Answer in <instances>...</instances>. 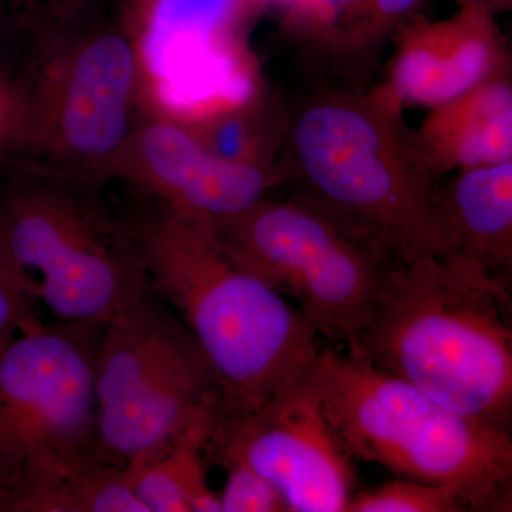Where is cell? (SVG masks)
Instances as JSON below:
<instances>
[{
    "mask_svg": "<svg viewBox=\"0 0 512 512\" xmlns=\"http://www.w3.org/2000/svg\"><path fill=\"white\" fill-rule=\"evenodd\" d=\"M346 350L461 416L510 431V289L464 256L392 258Z\"/></svg>",
    "mask_w": 512,
    "mask_h": 512,
    "instance_id": "obj_1",
    "label": "cell"
},
{
    "mask_svg": "<svg viewBox=\"0 0 512 512\" xmlns=\"http://www.w3.org/2000/svg\"><path fill=\"white\" fill-rule=\"evenodd\" d=\"M150 289L173 306L217 384L220 420L261 407L322 345L302 312L221 244L210 220L161 204L127 227Z\"/></svg>",
    "mask_w": 512,
    "mask_h": 512,
    "instance_id": "obj_2",
    "label": "cell"
},
{
    "mask_svg": "<svg viewBox=\"0 0 512 512\" xmlns=\"http://www.w3.org/2000/svg\"><path fill=\"white\" fill-rule=\"evenodd\" d=\"M281 183L376 242L394 258L440 254L437 180L403 110L366 87H325L293 113Z\"/></svg>",
    "mask_w": 512,
    "mask_h": 512,
    "instance_id": "obj_3",
    "label": "cell"
},
{
    "mask_svg": "<svg viewBox=\"0 0 512 512\" xmlns=\"http://www.w3.org/2000/svg\"><path fill=\"white\" fill-rule=\"evenodd\" d=\"M313 376L353 460L453 488L470 511H511L510 431L447 409L349 350L322 346Z\"/></svg>",
    "mask_w": 512,
    "mask_h": 512,
    "instance_id": "obj_4",
    "label": "cell"
},
{
    "mask_svg": "<svg viewBox=\"0 0 512 512\" xmlns=\"http://www.w3.org/2000/svg\"><path fill=\"white\" fill-rule=\"evenodd\" d=\"M103 326L47 325L36 316L0 352V511L32 512L67 474L103 458L96 402Z\"/></svg>",
    "mask_w": 512,
    "mask_h": 512,
    "instance_id": "obj_5",
    "label": "cell"
},
{
    "mask_svg": "<svg viewBox=\"0 0 512 512\" xmlns=\"http://www.w3.org/2000/svg\"><path fill=\"white\" fill-rule=\"evenodd\" d=\"M43 177L0 202V265L62 322L121 318L151 291L130 231L82 184Z\"/></svg>",
    "mask_w": 512,
    "mask_h": 512,
    "instance_id": "obj_6",
    "label": "cell"
},
{
    "mask_svg": "<svg viewBox=\"0 0 512 512\" xmlns=\"http://www.w3.org/2000/svg\"><path fill=\"white\" fill-rule=\"evenodd\" d=\"M143 60L133 26L57 40L26 94L10 141L45 175L93 185L113 178L138 117Z\"/></svg>",
    "mask_w": 512,
    "mask_h": 512,
    "instance_id": "obj_7",
    "label": "cell"
},
{
    "mask_svg": "<svg viewBox=\"0 0 512 512\" xmlns=\"http://www.w3.org/2000/svg\"><path fill=\"white\" fill-rule=\"evenodd\" d=\"M212 225L237 264L292 299L319 336L345 348L362 328L394 258L296 194L281 201L264 197Z\"/></svg>",
    "mask_w": 512,
    "mask_h": 512,
    "instance_id": "obj_8",
    "label": "cell"
},
{
    "mask_svg": "<svg viewBox=\"0 0 512 512\" xmlns=\"http://www.w3.org/2000/svg\"><path fill=\"white\" fill-rule=\"evenodd\" d=\"M101 457L120 467L156 456L220 394L184 323L150 291L101 332L96 366Z\"/></svg>",
    "mask_w": 512,
    "mask_h": 512,
    "instance_id": "obj_9",
    "label": "cell"
},
{
    "mask_svg": "<svg viewBox=\"0 0 512 512\" xmlns=\"http://www.w3.org/2000/svg\"><path fill=\"white\" fill-rule=\"evenodd\" d=\"M211 450L258 471L288 512H346L355 495L353 458L320 399L313 363L254 412L218 420Z\"/></svg>",
    "mask_w": 512,
    "mask_h": 512,
    "instance_id": "obj_10",
    "label": "cell"
},
{
    "mask_svg": "<svg viewBox=\"0 0 512 512\" xmlns=\"http://www.w3.org/2000/svg\"><path fill=\"white\" fill-rule=\"evenodd\" d=\"M113 178L130 181L161 204L211 222L234 217L281 184L278 173L212 156L178 119L138 114Z\"/></svg>",
    "mask_w": 512,
    "mask_h": 512,
    "instance_id": "obj_11",
    "label": "cell"
},
{
    "mask_svg": "<svg viewBox=\"0 0 512 512\" xmlns=\"http://www.w3.org/2000/svg\"><path fill=\"white\" fill-rule=\"evenodd\" d=\"M494 12L467 3L447 19L416 16L393 37L386 80L373 90L400 110H430L511 69Z\"/></svg>",
    "mask_w": 512,
    "mask_h": 512,
    "instance_id": "obj_12",
    "label": "cell"
},
{
    "mask_svg": "<svg viewBox=\"0 0 512 512\" xmlns=\"http://www.w3.org/2000/svg\"><path fill=\"white\" fill-rule=\"evenodd\" d=\"M424 0H293L286 39L313 72L336 86L365 87L387 43L419 16Z\"/></svg>",
    "mask_w": 512,
    "mask_h": 512,
    "instance_id": "obj_13",
    "label": "cell"
},
{
    "mask_svg": "<svg viewBox=\"0 0 512 512\" xmlns=\"http://www.w3.org/2000/svg\"><path fill=\"white\" fill-rule=\"evenodd\" d=\"M413 136L421 160L436 180L512 161L511 69L430 109Z\"/></svg>",
    "mask_w": 512,
    "mask_h": 512,
    "instance_id": "obj_14",
    "label": "cell"
},
{
    "mask_svg": "<svg viewBox=\"0 0 512 512\" xmlns=\"http://www.w3.org/2000/svg\"><path fill=\"white\" fill-rule=\"evenodd\" d=\"M434 218L440 254L464 256L510 282L512 161L458 171L446 185H436Z\"/></svg>",
    "mask_w": 512,
    "mask_h": 512,
    "instance_id": "obj_15",
    "label": "cell"
},
{
    "mask_svg": "<svg viewBox=\"0 0 512 512\" xmlns=\"http://www.w3.org/2000/svg\"><path fill=\"white\" fill-rule=\"evenodd\" d=\"M218 417V407L205 410L156 456L123 467L148 512H221L220 497L208 485L204 457Z\"/></svg>",
    "mask_w": 512,
    "mask_h": 512,
    "instance_id": "obj_16",
    "label": "cell"
},
{
    "mask_svg": "<svg viewBox=\"0 0 512 512\" xmlns=\"http://www.w3.org/2000/svg\"><path fill=\"white\" fill-rule=\"evenodd\" d=\"M180 121L212 156L279 174L275 157L284 144L288 111L264 94L214 104Z\"/></svg>",
    "mask_w": 512,
    "mask_h": 512,
    "instance_id": "obj_17",
    "label": "cell"
},
{
    "mask_svg": "<svg viewBox=\"0 0 512 512\" xmlns=\"http://www.w3.org/2000/svg\"><path fill=\"white\" fill-rule=\"evenodd\" d=\"M460 511L470 508L453 488L400 477L382 487L353 495L346 507V512Z\"/></svg>",
    "mask_w": 512,
    "mask_h": 512,
    "instance_id": "obj_18",
    "label": "cell"
},
{
    "mask_svg": "<svg viewBox=\"0 0 512 512\" xmlns=\"http://www.w3.org/2000/svg\"><path fill=\"white\" fill-rule=\"evenodd\" d=\"M227 481L218 497L221 512H288L284 498L264 476L241 460H222Z\"/></svg>",
    "mask_w": 512,
    "mask_h": 512,
    "instance_id": "obj_19",
    "label": "cell"
},
{
    "mask_svg": "<svg viewBox=\"0 0 512 512\" xmlns=\"http://www.w3.org/2000/svg\"><path fill=\"white\" fill-rule=\"evenodd\" d=\"M35 303L22 282L0 265V352L36 318Z\"/></svg>",
    "mask_w": 512,
    "mask_h": 512,
    "instance_id": "obj_20",
    "label": "cell"
},
{
    "mask_svg": "<svg viewBox=\"0 0 512 512\" xmlns=\"http://www.w3.org/2000/svg\"><path fill=\"white\" fill-rule=\"evenodd\" d=\"M90 0H9L13 13L23 25L49 32L63 30L82 16Z\"/></svg>",
    "mask_w": 512,
    "mask_h": 512,
    "instance_id": "obj_21",
    "label": "cell"
},
{
    "mask_svg": "<svg viewBox=\"0 0 512 512\" xmlns=\"http://www.w3.org/2000/svg\"><path fill=\"white\" fill-rule=\"evenodd\" d=\"M16 117V97L8 92L0 80V146L12 138Z\"/></svg>",
    "mask_w": 512,
    "mask_h": 512,
    "instance_id": "obj_22",
    "label": "cell"
},
{
    "mask_svg": "<svg viewBox=\"0 0 512 512\" xmlns=\"http://www.w3.org/2000/svg\"><path fill=\"white\" fill-rule=\"evenodd\" d=\"M133 2L134 13L138 20L147 18L151 10L156 6L157 0H131Z\"/></svg>",
    "mask_w": 512,
    "mask_h": 512,
    "instance_id": "obj_23",
    "label": "cell"
},
{
    "mask_svg": "<svg viewBox=\"0 0 512 512\" xmlns=\"http://www.w3.org/2000/svg\"><path fill=\"white\" fill-rule=\"evenodd\" d=\"M461 5H467V3H480V5L488 6L495 10L500 3H507V0H460Z\"/></svg>",
    "mask_w": 512,
    "mask_h": 512,
    "instance_id": "obj_24",
    "label": "cell"
},
{
    "mask_svg": "<svg viewBox=\"0 0 512 512\" xmlns=\"http://www.w3.org/2000/svg\"><path fill=\"white\" fill-rule=\"evenodd\" d=\"M258 3H268V5H275L278 8L284 9L289 3H292L293 0H255Z\"/></svg>",
    "mask_w": 512,
    "mask_h": 512,
    "instance_id": "obj_25",
    "label": "cell"
}]
</instances>
